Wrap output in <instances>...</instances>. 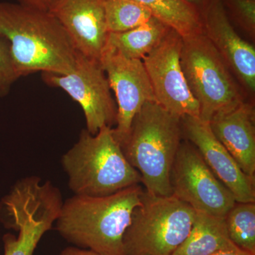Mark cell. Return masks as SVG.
I'll return each mask as SVG.
<instances>
[{
	"instance_id": "cell-16",
	"label": "cell",
	"mask_w": 255,
	"mask_h": 255,
	"mask_svg": "<svg viewBox=\"0 0 255 255\" xmlns=\"http://www.w3.org/2000/svg\"><path fill=\"white\" fill-rule=\"evenodd\" d=\"M233 247L225 217L195 211L189 236L172 255H211Z\"/></svg>"
},
{
	"instance_id": "cell-15",
	"label": "cell",
	"mask_w": 255,
	"mask_h": 255,
	"mask_svg": "<svg viewBox=\"0 0 255 255\" xmlns=\"http://www.w3.org/2000/svg\"><path fill=\"white\" fill-rule=\"evenodd\" d=\"M216 138L236 159L243 172L255 175V114L253 105L243 101L215 114L209 122Z\"/></svg>"
},
{
	"instance_id": "cell-23",
	"label": "cell",
	"mask_w": 255,
	"mask_h": 255,
	"mask_svg": "<svg viewBox=\"0 0 255 255\" xmlns=\"http://www.w3.org/2000/svg\"><path fill=\"white\" fill-rule=\"evenodd\" d=\"M18 4L40 11H48L53 7L58 0H17Z\"/></svg>"
},
{
	"instance_id": "cell-10",
	"label": "cell",
	"mask_w": 255,
	"mask_h": 255,
	"mask_svg": "<svg viewBox=\"0 0 255 255\" xmlns=\"http://www.w3.org/2000/svg\"><path fill=\"white\" fill-rule=\"evenodd\" d=\"M182 36L171 29L142 59L156 103L178 117H199V107L191 95L180 64Z\"/></svg>"
},
{
	"instance_id": "cell-12",
	"label": "cell",
	"mask_w": 255,
	"mask_h": 255,
	"mask_svg": "<svg viewBox=\"0 0 255 255\" xmlns=\"http://www.w3.org/2000/svg\"><path fill=\"white\" fill-rule=\"evenodd\" d=\"M183 136L197 149L214 175L232 193L236 202L255 203V177L243 172L236 159L199 117L181 118Z\"/></svg>"
},
{
	"instance_id": "cell-14",
	"label": "cell",
	"mask_w": 255,
	"mask_h": 255,
	"mask_svg": "<svg viewBox=\"0 0 255 255\" xmlns=\"http://www.w3.org/2000/svg\"><path fill=\"white\" fill-rule=\"evenodd\" d=\"M203 31L231 72L252 92L255 90V49L230 22L222 0H211L201 11Z\"/></svg>"
},
{
	"instance_id": "cell-19",
	"label": "cell",
	"mask_w": 255,
	"mask_h": 255,
	"mask_svg": "<svg viewBox=\"0 0 255 255\" xmlns=\"http://www.w3.org/2000/svg\"><path fill=\"white\" fill-rule=\"evenodd\" d=\"M225 221L233 244L255 255V203L236 202L225 216Z\"/></svg>"
},
{
	"instance_id": "cell-21",
	"label": "cell",
	"mask_w": 255,
	"mask_h": 255,
	"mask_svg": "<svg viewBox=\"0 0 255 255\" xmlns=\"http://www.w3.org/2000/svg\"><path fill=\"white\" fill-rule=\"evenodd\" d=\"M19 78L11 58L9 44L0 37V97H6Z\"/></svg>"
},
{
	"instance_id": "cell-22",
	"label": "cell",
	"mask_w": 255,
	"mask_h": 255,
	"mask_svg": "<svg viewBox=\"0 0 255 255\" xmlns=\"http://www.w3.org/2000/svg\"><path fill=\"white\" fill-rule=\"evenodd\" d=\"M233 18L252 35L255 31V0H222Z\"/></svg>"
},
{
	"instance_id": "cell-18",
	"label": "cell",
	"mask_w": 255,
	"mask_h": 255,
	"mask_svg": "<svg viewBox=\"0 0 255 255\" xmlns=\"http://www.w3.org/2000/svg\"><path fill=\"white\" fill-rule=\"evenodd\" d=\"M182 37L203 31L200 10L186 0H133Z\"/></svg>"
},
{
	"instance_id": "cell-2",
	"label": "cell",
	"mask_w": 255,
	"mask_h": 255,
	"mask_svg": "<svg viewBox=\"0 0 255 255\" xmlns=\"http://www.w3.org/2000/svg\"><path fill=\"white\" fill-rule=\"evenodd\" d=\"M142 192L135 184L112 195L72 196L63 201L55 230L77 248L100 255H124V233Z\"/></svg>"
},
{
	"instance_id": "cell-6",
	"label": "cell",
	"mask_w": 255,
	"mask_h": 255,
	"mask_svg": "<svg viewBox=\"0 0 255 255\" xmlns=\"http://www.w3.org/2000/svg\"><path fill=\"white\" fill-rule=\"evenodd\" d=\"M195 211L173 196L143 190L124 233V255H172L185 241Z\"/></svg>"
},
{
	"instance_id": "cell-5",
	"label": "cell",
	"mask_w": 255,
	"mask_h": 255,
	"mask_svg": "<svg viewBox=\"0 0 255 255\" xmlns=\"http://www.w3.org/2000/svg\"><path fill=\"white\" fill-rule=\"evenodd\" d=\"M63 200L59 188L41 178H23L0 201V222L18 233L3 236L4 255H33L45 233L53 228Z\"/></svg>"
},
{
	"instance_id": "cell-17",
	"label": "cell",
	"mask_w": 255,
	"mask_h": 255,
	"mask_svg": "<svg viewBox=\"0 0 255 255\" xmlns=\"http://www.w3.org/2000/svg\"><path fill=\"white\" fill-rule=\"evenodd\" d=\"M170 30L167 25L152 16L147 22L136 28L109 33L105 48L125 58L142 60L158 46Z\"/></svg>"
},
{
	"instance_id": "cell-9",
	"label": "cell",
	"mask_w": 255,
	"mask_h": 255,
	"mask_svg": "<svg viewBox=\"0 0 255 255\" xmlns=\"http://www.w3.org/2000/svg\"><path fill=\"white\" fill-rule=\"evenodd\" d=\"M42 78L47 85L59 87L78 102L85 114L86 130L92 135L104 127L116 124L117 108L100 61L79 53L73 71L65 75L42 73Z\"/></svg>"
},
{
	"instance_id": "cell-20",
	"label": "cell",
	"mask_w": 255,
	"mask_h": 255,
	"mask_svg": "<svg viewBox=\"0 0 255 255\" xmlns=\"http://www.w3.org/2000/svg\"><path fill=\"white\" fill-rule=\"evenodd\" d=\"M105 9L109 33L128 31L152 17L147 8L133 0H105Z\"/></svg>"
},
{
	"instance_id": "cell-1",
	"label": "cell",
	"mask_w": 255,
	"mask_h": 255,
	"mask_svg": "<svg viewBox=\"0 0 255 255\" xmlns=\"http://www.w3.org/2000/svg\"><path fill=\"white\" fill-rule=\"evenodd\" d=\"M0 37L7 42L18 76L73 71L79 53L59 21L48 11L0 2Z\"/></svg>"
},
{
	"instance_id": "cell-4",
	"label": "cell",
	"mask_w": 255,
	"mask_h": 255,
	"mask_svg": "<svg viewBox=\"0 0 255 255\" xmlns=\"http://www.w3.org/2000/svg\"><path fill=\"white\" fill-rule=\"evenodd\" d=\"M61 164L75 195H112L141 183L140 174L128 162L110 127L102 128L95 135L83 129L76 143L62 157Z\"/></svg>"
},
{
	"instance_id": "cell-11",
	"label": "cell",
	"mask_w": 255,
	"mask_h": 255,
	"mask_svg": "<svg viewBox=\"0 0 255 255\" xmlns=\"http://www.w3.org/2000/svg\"><path fill=\"white\" fill-rule=\"evenodd\" d=\"M100 63L117 98V127L113 134L120 144L142 106L147 102L156 103L155 95L142 60L125 58L105 48Z\"/></svg>"
},
{
	"instance_id": "cell-13",
	"label": "cell",
	"mask_w": 255,
	"mask_h": 255,
	"mask_svg": "<svg viewBox=\"0 0 255 255\" xmlns=\"http://www.w3.org/2000/svg\"><path fill=\"white\" fill-rule=\"evenodd\" d=\"M77 51L100 62L109 32L105 0H58L50 10Z\"/></svg>"
},
{
	"instance_id": "cell-7",
	"label": "cell",
	"mask_w": 255,
	"mask_h": 255,
	"mask_svg": "<svg viewBox=\"0 0 255 255\" xmlns=\"http://www.w3.org/2000/svg\"><path fill=\"white\" fill-rule=\"evenodd\" d=\"M180 64L203 122L209 123L215 114L244 101L231 70L204 31L182 37Z\"/></svg>"
},
{
	"instance_id": "cell-26",
	"label": "cell",
	"mask_w": 255,
	"mask_h": 255,
	"mask_svg": "<svg viewBox=\"0 0 255 255\" xmlns=\"http://www.w3.org/2000/svg\"><path fill=\"white\" fill-rule=\"evenodd\" d=\"M188 2L191 3V4L195 6L200 11L204 9V7L209 4L211 0H186Z\"/></svg>"
},
{
	"instance_id": "cell-8",
	"label": "cell",
	"mask_w": 255,
	"mask_h": 255,
	"mask_svg": "<svg viewBox=\"0 0 255 255\" xmlns=\"http://www.w3.org/2000/svg\"><path fill=\"white\" fill-rule=\"evenodd\" d=\"M172 196L197 212L225 217L236 201L190 142L182 140L169 177Z\"/></svg>"
},
{
	"instance_id": "cell-25",
	"label": "cell",
	"mask_w": 255,
	"mask_h": 255,
	"mask_svg": "<svg viewBox=\"0 0 255 255\" xmlns=\"http://www.w3.org/2000/svg\"><path fill=\"white\" fill-rule=\"evenodd\" d=\"M211 255H252L246 252L241 251L237 247L228 248V249L223 250V251L218 252Z\"/></svg>"
},
{
	"instance_id": "cell-24",
	"label": "cell",
	"mask_w": 255,
	"mask_h": 255,
	"mask_svg": "<svg viewBox=\"0 0 255 255\" xmlns=\"http://www.w3.org/2000/svg\"><path fill=\"white\" fill-rule=\"evenodd\" d=\"M57 255H100L89 250L71 246L65 248Z\"/></svg>"
},
{
	"instance_id": "cell-3",
	"label": "cell",
	"mask_w": 255,
	"mask_h": 255,
	"mask_svg": "<svg viewBox=\"0 0 255 255\" xmlns=\"http://www.w3.org/2000/svg\"><path fill=\"white\" fill-rule=\"evenodd\" d=\"M182 137L181 117L155 102L145 103L134 117L119 145L147 192L172 196L169 177Z\"/></svg>"
}]
</instances>
